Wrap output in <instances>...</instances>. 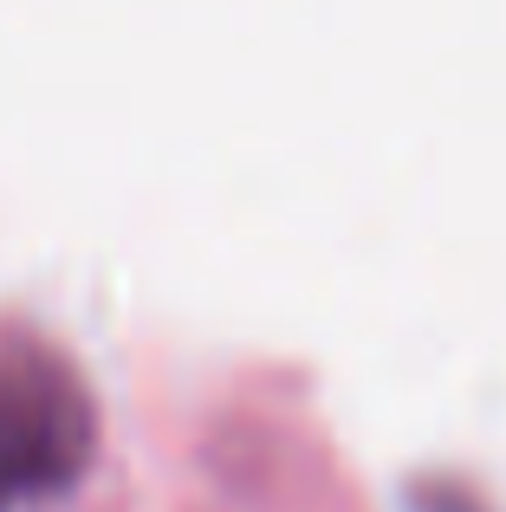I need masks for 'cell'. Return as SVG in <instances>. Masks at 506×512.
Returning a JSON list of instances; mask_svg holds the SVG:
<instances>
[{"instance_id":"cell-1","label":"cell","mask_w":506,"mask_h":512,"mask_svg":"<svg viewBox=\"0 0 506 512\" xmlns=\"http://www.w3.org/2000/svg\"><path fill=\"white\" fill-rule=\"evenodd\" d=\"M72 389V376H65ZM72 467L26 512H377L305 409L273 383H208L98 422L72 389Z\"/></svg>"}]
</instances>
